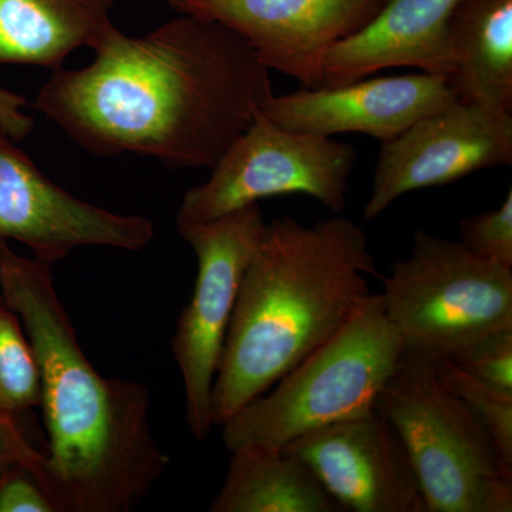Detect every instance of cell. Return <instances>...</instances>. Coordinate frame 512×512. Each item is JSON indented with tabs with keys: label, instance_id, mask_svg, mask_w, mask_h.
Returning a JSON list of instances; mask_svg holds the SVG:
<instances>
[{
	"label": "cell",
	"instance_id": "1",
	"mask_svg": "<svg viewBox=\"0 0 512 512\" xmlns=\"http://www.w3.org/2000/svg\"><path fill=\"white\" fill-rule=\"evenodd\" d=\"M93 52L87 66L53 70L35 109L94 156L211 170L274 94L242 37L185 13L143 36L113 26Z\"/></svg>",
	"mask_w": 512,
	"mask_h": 512
},
{
	"label": "cell",
	"instance_id": "2",
	"mask_svg": "<svg viewBox=\"0 0 512 512\" xmlns=\"http://www.w3.org/2000/svg\"><path fill=\"white\" fill-rule=\"evenodd\" d=\"M52 266L0 239V296L22 322L40 370L49 487L60 512H130L170 466L151 431L150 393L90 363Z\"/></svg>",
	"mask_w": 512,
	"mask_h": 512
},
{
	"label": "cell",
	"instance_id": "3",
	"mask_svg": "<svg viewBox=\"0 0 512 512\" xmlns=\"http://www.w3.org/2000/svg\"><path fill=\"white\" fill-rule=\"evenodd\" d=\"M370 275L379 274L369 239L348 218L312 227L289 217L266 222L212 386L214 426L332 339L372 295Z\"/></svg>",
	"mask_w": 512,
	"mask_h": 512
},
{
	"label": "cell",
	"instance_id": "4",
	"mask_svg": "<svg viewBox=\"0 0 512 512\" xmlns=\"http://www.w3.org/2000/svg\"><path fill=\"white\" fill-rule=\"evenodd\" d=\"M404 357L402 340L372 293L325 345L222 424L229 451L279 448L309 431L375 409L377 396Z\"/></svg>",
	"mask_w": 512,
	"mask_h": 512
},
{
	"label": "cell",
	"instance_id": "5",
	"mask_svg": "<svg viewBox=\"0 0 512 512\" xmlns=\"http://www.w3.org/2000/svg\"><path fill=\"white\" fill-rule=\"evenodd\" d=\"M375 406L409 453L426 512L512 511V467L434 362L404 355Z\"/></svg>",
	"mask_w": 512,
	"mask_h": 512
},
{
	"label": "cell",
	"instance_id": "6",
	"mask_svg": "<svg viewBox=\"0 0 512 512\" xmlns=\"http://www.w3.org/2000/svg\"><path fill=\"white\" fill-rule=\"evenodd\" d=\"M382 282L384 313L406 356L434 362L512 325V268L460 241L416 229L410 255Z\"/></svg>",
	"mask_w": 512,
	"mask_h": 512
},
{
	"label": "cell",
	"instance_id": "7",
	"mask_svg": "<svg viewBox=\"0 0 512 512\" xmlns=\"http://www.w3.org/2000/svg\"><path fill=\"white\" fill-rule=\"evenodd\" d=\"M355 164L356 150L350 144L288 130L259 111L211 168V177L185 192L177 225L217 220L265 198L288 194L309 195L340 214Z\"/></svg>",
	"mask_w": 512,
	"mask_h": 512
},
{
	"label": "cell",
	"instance_id": "8",
	"mask_svg": "<svg viewBox=\"0 0 512 512\" xmlns=\"http://www.w3.org/2000/svg\"><path fill=\"white\" fill-rule=\"evenodd\" d=\"M265 225L259 204L217 220L177 225L178 234L194 251L198 272L190 302L178 318L171 349L183 377L185 421L198 441L207 440L214 426L212 386L242 278Z\"/></svg>",
	"mask_w": 512,
	"mask_h": 512
},
{
	"label": "cell",
	"instance_id": "9",
	"mask_svg": "<svg viewBox=\"0 0 512 512\" xmlns=\"http://www.w3.org/2000/svg\"><path fill=\"white\" fill-rule=\"evenodd\" d=\"M16 143L0 127V239L55 265L77 248L141 251L156 237L148 218L106 210L53 183Z\"/></svg>",
	"mask_w": 512,
	"mask_h": 512
},
{
	"label": "cell",
	"instance_id": "10",
	"mask_svg": "<svg viewBox=\"0 0 512 512\" xmlns=\"http://www.w3.org/2000/svg\"><path fill=\"white\" fill-rule=\"evenodd\" d=\"M511 163V114L458 101L383 143L365 218L376 220L407 192L441 187Z\"/></svg>",
	"mask_w": 512,
	"mask_h": 512
},
{
	"label": "cell",
	"instance_id": "11",
	"mask_svg": "<svg viewBox=\"0 0 512 512\" xmlns=\"http://www.w3.org/2000/svg\"><path fill=\"white\" fill-rule=\"evenodd\" d=\"M384 0H170L178 13L237 33L269 70L319 89L330 50L365 28Z\"/></svg>",
	"mask_w": 512,
	"mask_h": 512
},
{
	"label": "cell",
	"instance_id": "12",
	"mask_svg": "<svg viewBox=\"0 0 512 512\" xmlns=\"http://www.w3.org/2000/svg\"><path fill=\"white\" fill-rule=\"evenodd\" d=\"M282 451L305 461L345 511L426 512L409 453L376 406L309 431Z\"/></svg>",
	"mask_w": 512,
	"mask_h": 512
},
{
	"label": "cell",
	"instance_id": "13",
	"mask_svg": "<svg viewBox=\"0 0 512 512\" xmlns=\"http://www.w3.org/2000/svg\"><path fill=\"white\" fill-rule=\"evenodd\" d=\"M458 101L447 76L421 72L272 94L261 111L288 130L326 137L362 133L386 143Z\"/></svg>",
	"mask_w": 512,
	"mask_h": 512
},
{
	"label": "cell",
	"instance_id": "14",
	"mask_svg": "<svg viewBox=\"0 0 512 512\" xmlns=\"http://www.w3.org/2000/svg\"><path fill=\"white\" fill-rule=\"evenodd\" d=\"M460 2L384 0L365 28L330 50L322 87L342 86L392 67L450 77V20Z\"/></svg>",
	"mask_w": 512,
	"mask_h": 512
},
{
	"label": "cell",
	"instance_id": "15",
	"mask_svg": "<svg viewBox=\"0 0 512 512\" xmlns=\"http://www.w3.org/2000/svg\"><path fill=\"white\" fill-rule=\"evenodd\" d=\"M117 0H0V64L56 70L94 49L114 23Z\"/></svg>",
	"mask_w": 512,
	"mask_h": 512
},
{
	"label": "cell",
	"instance_id": "16",
	"mask_svg": "<svg viewBox=\"0 0 512 512\" xmlns=\"http://www.w3.org/2000/svg\"><path fill=\"white\" fill-rule=\"evenodd\" d=\"M450 83L463 103L512 110V0H461L450 20Z\"/></svg>",
	"mask_w": 512,
	"mask_h": 512
},
{
	"label": "cell",
	"instance_id": "17",
	"mask_svg": "<svg viewBox=\"0 0 512 512\" xmlns=\"http://www.w3.org/2000/svg\"><path fill=\"white\" fill-rule=\"evenodd\" d=\"M231 453L211 512H345L301 458L262 446Z\"/></svg>",
	"mask_w": 512,
	"mask_h": 512
},
{
	"label": "cell",
	"instance_id": "18",
	"mask_svg": "<svg viewBox=\"0 0 512 512\" xmlns=\"http://www.w3.org/2000/svg\"><path fill=\"white\" fill-rule=\"evenodd\" d=\"M36 355L16 313L0 301V416L16 417L40 406Z\"/></svg>",
	"mask_w": 512,
	"mask_h": 512
},
{
	"label": "cell",
	"instance_id": "19",
	"mask_svg": "<svg viewBox=\"0 0 512 512\" xmlns=\"http://www.w3.org/2000/svg\"><path fill=\"white\" fill-rule=\"evenodd\" d=\"M437 379L480 421L505 463L512 467V392L463 372L447 357L434 360Z\"/></svg>",
	"mask_w": 512,
	"mask_h": 512
},
{
	"label": "cell",
	"instance_id": "20",
	"mask_svg": "<svg viewBox=\"0 0 512 512\" xmlns=\"http://www.w3.org/2000/svg\"><path fill=\"white\" fill-rule=\"evenodd\" d=\"M447 359L468 375L512 392V325L488 332Z\"/></svg>",
	"mask_w": 512,
	"mask_h": 512
},
{
	"label": "cell",
	"instance_id": "21",
	"mask_svg": "<svg viewBox=\"0 0 512 512\" xmlns=\"http://www.w3.org/2000/svg\"><path fill=\"white\" fill-rule=\"evenodd\" d=\"M460 242L474 254L512 268V190L500 207L460 222Z\"/></svg>",
	"mask_w": 512,
	"mask_h": 512
},
{
	"label": "cell",
	"instance_id": "22",
	"mask_svg": "<svg viewBox=\"0 0 512 512\" xmlns=\"http://www.w3.org/2000/svg\"><path fill=\"white\" fill-rule=\"evenodd\" d=\"M0 512H60V508L32 468L10 466L0 473Z\"/></svg>",
	"mask_w": 512,
	"mask_h": 512
},
{
	"label": "cell",
	"instance_id": "23",
	"mask_svg": "<svg viewBox=\"0 0 512 512\" xmlns=\"http://www.w3.org/2000/svg\"><path fill=\"white\" fill-rule=\"evenodd\" d=\"M10 466L32 468L35 473L45 480L47 487H49L46 454L36 450L32 443L26 439L25 434L16 423L15 417L0 416V473Z\"/></svg>",
	"mask_w": 512,
	"mask_h": 512
},
{
	"label": "cell",
	"instance_id": "24",
	"mask_svg": "<svg viewBox=\"0 0 512 512\" xmlns=\"http://www.w3.org/2000/svg\"><path fill=\"white\" fill-rule=\"evenodd\" d=\"M26 106L25 97L0 87V127L16 141L25 140L35 126V121L23 110Z\"/></svg>",
	"mask_w": 512,
	"mask_h": 512
},
{
	"label": "cell",
	"instance_id": "25",
	"mask_svg": "<svg viewBox=\"0 0 512 512\" xmlns=\"http://www.w3.org/2000/svg\"><path fill=\"white\" fill-rule=\"evenodd\" d=\"M0 301H2V296H0Z\"/></svg>",
	"mask_w": 512,
	"mask_h": 512
}]
</instances>
